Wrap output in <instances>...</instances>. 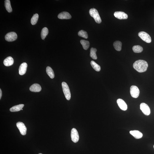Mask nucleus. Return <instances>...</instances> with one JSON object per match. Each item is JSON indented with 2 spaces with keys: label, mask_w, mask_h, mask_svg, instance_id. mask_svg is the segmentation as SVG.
I'll list each match as a JSON object with an SVG mask.
<instances>
[{
  "label": "nucleus",
  "mask_w": 154,
  "mask_h": 154,
  "mask_svg": "<svg viewBox=\"0 0 154 154\" xmlns=\"http://www.w3.org/2000/svg\"><path fill=\"white\" fill-rule=\"evenodd\" d=\"M5 7L7 11L10 13L12 11V9L9 0H6L5 1Z\"/></svg>",
  "instance_id": "22"
},
{
  "label": "nucleus",
  "mask_w": 154,
  "mask_h": 154,
  "mask_svg": "<svg viewBox=\"0 0 154 154\" xmlns=\"http://www.w3.org/2000/svg\"><path fill=\"white\" fill-rule=\"evenodd\" d=\"M17 34L15 32L8 33L5 36V40L8 42H12L16 40L17 38Z\"/></svg>",
  "instance_id": "5"
},
{
  "label": "nucleus",
  "mask_w": 154,
  "mask_h": 154,
  "mask_svg": "<svg viewBox=\"0 0 154 154\" xmlns=\"http://www.w3.org/2000/svg\"><path fill=\"white\" fill-rule=\"evenodd\" d=\"M138 35L141 39L145 42L148 43L151 42V40L150 36L146 32H141L139 33Z\"/></svg>",
  "instance_id": "4"
},
{
  "label": "nucleus",
  "mask_w": 154,
  "mask_h": 154,
  "mask_svg": "<svg viewBox=\"0 0 154 154\" xmlns=\"http://www.w3.org/2000/svg\"><path fill=\"white\" fill-rule=\"evenodd\" d=\"M71 136L72 140L73 142L77 143L79 139V136L78 131L75 128L72 129L71 133Z\"/></svg>",
  "instance_id": "8"
},
{
  "label": "nucleus",
  "mask_w": 154,
  "mask_h": 154,
  "mask_svg": "<svg viewBox=\"0 0 154 154\" xmlns=\"http://www.w3.org/2000/svg\"><path fill=\"white\" fill-rule=\"evenodd\" d=\"M91 64L92 68L94 70L96 71L99 72L101 70V68L100 65H98L94 61H91Z\"/></svg>",
  "instance_id": "24"
},
{
  "label": "nucleus",
  "mask_w": 154,
  "mask_h": 154,
  "mask_svg": "<svg viewBox=\"0 0 154 154\" xmlns=\"http://www.w3.org/2000/svg\"><path fill=\"white\" fill-rule=\"evenodd\" d=\"M133 67L139 73H143L146 71L148 64L146 61L141 60L135 61L133 64Z\"/></svg>",
  "instance_id": "1"
},
{
  "label": "nucleus",
  "mask_w": 154,
  "mask_h": 154,
  "mask_svg": "<svg viewBox=\"0 0 154 154\" xmlns=\"http://www.w3.org/2000/svg\"><path fill=\"white\" fill-rule=\"evenodd\" d=\"M46 71L47 74L52 79L54 78L55 77L54 71L50 67H47L46 68Z\"/></svg>",
  "instance_id": "18"
},
{
  "label": "nucleus",
  "mask_w": 154,
  "mask_h": 154,
  "mask_svg": "<svg viewBox=\"0 0 154 154\" xmlns=\"http://www.w3.org/2000/svg\"><path fill=\"white\" fill-rule=\"evenodd\" d=\"M114 15L115 17L120 20L126 19L128 16L124 12H114Z\"/></svg>",
  "instance_id": "10"
},
{
  "label": "nucleus",
  "mask_w": 154,
  "mask_h": 154,
  "mask_svg": "<svg viewBox=\"0 0 154 154\" xmlns=\"http://www.w3.org/2000/svg\"><path fill=\"white\" fill-rule=\"evenodd\" d=\"M140 106V109L143 113L146 115H149L150 113V110L148 105L144 103H142Z\"/></svg>",
  "instance_id": "7"
},
{
  "label": "nucleus",
  "mask_w": 154,
  "mask_h": 154,
  "mask_svg": "<svg viewBox=\"0 0 154 154\" xmlns=\"http://www.w3.org/2000/svg\"><path fill=\"white\" fill-rule=\"evenodd\" d=\"M130 93L132 97L135 98L138 97L139 94V91L138 88L136 86H131L130 88Z\"/></svg>",
  "instance_id": "6"
},
{
  "label": "nucleus",
  "mask_w": 154,
  "mask_h": 154,
  "mask_svg": "<svg viewBox=\"0 0 154 154\" xmlns=\"http://www.w3.org/2000/svg\"><path fill=\"white\" fill-rule=\"evenodd\" d=\"M130 133L136 139L141 138L143 136L142 133L138 130L131 131Z\"/></svg>",
  "instance_id": "15"
},
{
  "label": "nucleus",
  "mask_w": 154,
  "mask_h": 154,
  "mask_svg": "<svg viewBox=\"0 0 154 154\" xmlns=\"http://www.w3.org/2000/svg\"><path fill=\"white\" fill-rule=\"evenodd\" d=\"M49 31L48 28L45 27L43 29L41 33V38L44 40L48 34Z\"/></svg>",
  "instance_id": "20"
},
{
  "label": "nucleus",
  "mask_w": 154,
  "mask_h": 154,
  "mask_svg": "<svg viewBox=\"0 0 154 154\" xmlns=\"http://www.w3.org/2000/svg\"><path fill=\"white\" fill-rule=\"evenodd\" d=\"M22 110H23V109H22Z\"/></svg>",
  "instance_id": "30"
},
{
  "label": "nucleus",
  "mask_w": 154,
  "mask_h": 154,
  "mask_svg": "<svg viewBox=\"0 0 154 154\" xmlns=\"http://www.w3.org/2000/svg\"><path fill=\"white\" fill-rule=\"evenodd\" d=\"M63 91L65 97L68 100H69L71 98V94L68 85L65 82H63L62 83Z\"/></svg>",
  "instance_id": "3"
},
{
  "label": "nucleus",
  "mask_w": 154,
  "mask_h": 154,
  "mask_svg": "<svg viewBox=\"0 0 154 154\" xmlns=\"http://www.w3.org/2000/svg\"><path fill=\"white\" fill-rule=\"evenodd\" d=\"M24 106V104H20L14 106L10 109V111L11 112H16L20 111L22 110Z\"/></svg>",
  "instance_id": "17"
},
{
  "label": "nucleus",
  "mask_w": 154,
  "mask_h": 154,
  "mask_svg": "<svg viewBox=\"0 0 154 154\" xmlns=\"http://www.w3.org/2000/svg\"><path fill=\"white\" fill-rule=\"evenodd\" d=\"M58 17L61 19H69L71 18V16L68 12H64L59 14L58 16Z\"/></svg>",
  "instance_id": "12"
},
{
  "label": "nucleus",
  "mask_w": 154,
  "mask_h": 154,
  "mask_svg": "<svg viewBox=\"0 0 154 154\" xmlns=\"http://www.w3.org/2000/svg\"><path fill=\"white\" fill-rule=\"evenodd\" d=\"M28 65L26 63H23L20 65L19 68V74L21 75H23L26 73Z\"/></svg>",
  "instance_id": "13"
},
{
  "label": "nucleus",
  "mask_w": 154,
  "mask_h": 154,
  "mask_svg": "<svg viewBox=\"0 0 154 154\" xmlns=\"http://www.w3.org/2000/svg\"><path fill=\"white\" fill-rule=\"evenodd\" d=\"M30 90L32 92H39L42 90V87L39 84L35 83L31 86L30 88Z\"/></svg>",
  "instance_id": "14"
},
{
  "label": "nucleus",
  "mask_w": 154,
  "mask_h": 154,
  "mask_svg": "<svg viewBox=\"0 0 154 154\" xmlns=\"http://www.w3.org/2000/svg\"><path fill=\"white\" fill-rule=\"evenodd\" d=\"M2 96V91L1 89H0V99H1Z\"/></svg>",
  "instance_id": "28"
},
{
  "label": "nucleus",
  "mask_w": 154,
  "mask_h": 154,
  "mask_svg": "<svg viewBox=\"0 0 154 154\" xmlns=\"http://www.w3.org/2000/svg\"><path fill=\"white\" fill-rule=\"evenodd\" d=\"M114 48L117 51H120L121 50L122 43L119 41H116L113 44Z\"/></svg>",
  "instance_id": "19"
},
{
  "label": "nucleus",
  "mask_w": 154,
  "mask_h": 154,
  "mask_svg": "<svg viewBox=\"0 0 154 154\" xmlns=\"http://www.w3.org/2000/svg\"><path fill=\"white\" fill-rule=\"evenodd\" d=\"M89 13L90 16L94 18L96 23H101L102 20L97 10L95 9H91L89 10Z\"/></svg>",
  "instance_id": "2"
},
{
  "label": "nucleus",
  "mask_w": 154,
  "mask_h": 154,
  "mask_svg": "<svg viewBox=\"0 0 154 154\" xmlns=\"http://www.w3.org/2000/svg\"><path fill=\"white\" fill-rule=\"evenodd\" d=\"M132 50L135 53H140L143 51V48L140 46L136 45L133 47Z\"/></svg>",
  "instance_id": "25"
},
{
  "label": "nucleus",
  "mask_w": 154,
  "mask_h": 154,
  "mask_svg": "<svg viewBox=\"0 0 154 154\" xmlns=\"http://www.w3.org/2000/svg\"><path fill=\"white\" fill-rule=\"evenodd\" d=\"M78 35L79 36L82 37L85 39L88 38V35L87 32L85 31L81 30L78 33Z\"/></svg>",
  "instance_id": "27"
},
{
  "label": "nucleus",
  "mask_w": 154,
  "mask_h": 154,
  "mask_svg": "<svg viewBox=\"0 0 154 154\" xmlns=\"http://www.w3.org/2000/svg\"><path fill=\"white\" fill-rule=\"evenodd\" d=\"M119 107L123 110L125 111L127 109V105L126 103L121 99H118L117 100Z\"/></svg>",
  "instance_id": "11"
},
{
  "label": "nucleus",
  "mask_w": 154,
  "mask_h": 154,
  "mask_svg": "<svg viewBox=\"0 0 154 154\" xmlns=\"http://www.w3.org/2000/svg\"><path fill=\"white\" fill-rule=\"evenodd\" d=\"M16 126L19 129L21 134L23 135L26 134L27 128L24 123L22 122H18L16 124Z\"/></svg>",
  "instance_id": "9"
},
{
  "label": "nucleus",
  "mask_w": 154,
  "mask_h": 154,
  "mask_svg": "<svg viewBox=\"0 0 154 154\" xmlns=\"http://www.w3.org/2000/svg\"><path fill=\"white\" fill-rule=\"evenodd\" d=\"M153 147H154V145Z\"/></svg>",
  "instance_id": "31"
},
{
  "label": "nucleus",
  "mask_w": 154,
  "mask_h": 154,
  "mask_svg": "<svg viewBox=\"0 0 154 154\" xmlns=\"http://www.w3.org/2000/svg\"><path fill=\"white\" fill-rule=\"evenodd\" d=\"M80 42L84 50H87L89 48L90 43L89 41L85 40H81Z\"/></svg>",
  "instance_id": "21"
},
{
  "label": "nucleus",
  "mask_w": 154,
  "mask_h": 154,
  "mask_svg": "<svg viewBox=\"0 0 154 154\" xmlns=\"http://www.w3.org/2000/svg\"><path fill=\"white\" fill-rule=\"evenodd\" d=\"M39 18V15L37 14H34L31 19V23L32 25H35L37 22Z\"/></svg>",
  "instance_id": "26"
},
{
  "label": "nucleus",
  "mask_w": 154,
  "mask_h": 154,
  "mask_svg": "<svg viewBox=\"0 0 154 154\" xmlns=\"http://www.w3.org/2000/svg\"><path fill=\"white\" fill-rule=\"evenodd\" d=\"M97 50L95 48H91L90 50V56L94 59H96L97 58L96 53Z\"/></svg>",
  "instance_id": "23"
},
{
  "label": "nucleus",
  "mask_w": 154,
  "mask_h": 154,
  "mask_svg": "<svg viewBox=\"0 0 154 154\" xmlns=\"http://www.w3.org/2000/svg\"><path fill=\"white\" fill-rule=\"evenodd\" d=\"M4 64L6 66H10L13 64L14 59L11 57H9L4 60Z\"/></svg>",
  "instance_id": "16"
},
{
  "label": "nucleus",
  "mask_w": 154,
  "mask_h": 154,
  "mask_svg": "<svg viewBox=\"0 0 154 154\" xmlns=\"http://www.w3.org/2000/svg\"><path fill=\"white\" fill-rule=\"evenodd\" d=\"M38 154H42V153H39Z\"/></svg>",
  "instance_id": "29"
}]
</instances>
